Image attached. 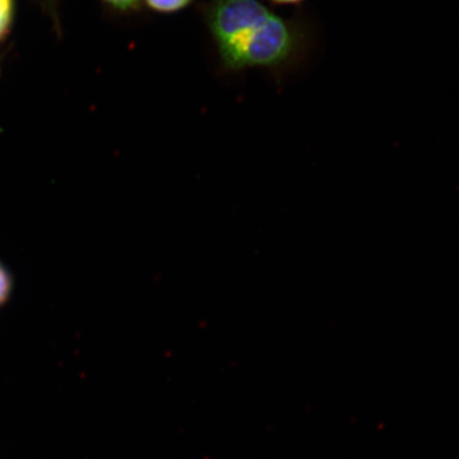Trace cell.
Returning a JSON list of instances; mask_svg holds the SVG:
<instances>
[{
    "instance_id": "cell-1",
    "label": "cell",
    "mask_w": 459,
    "mask_h": 459,
    "mask_svg": "<svg viewBox=\"0 0 459 459\" xmlns=\"http://www.w3.org/2000/svg\"><path fill=\"white\" fill-rule=\"evenodd\" d=\"M206 22L223 65L234 71L294 70L312 53L317 36L307 16L284 19L258 0H213Z\"/></svg>"
},
{
    "instance_id": "cell-2",
    "label": "cell",
    "mask_w": 459,
    "mask_h": 459,
    "mask_svg": "<svg viewBox=\"0 0 459 459\" xmlns=\"http://www.w3.org/2000/svg\"><path fill=\"white\" fill-rule=\"evenodd\" d=\"M15 16L16 0H0V43L13 31Z\"/></svg>"
},
{
    "instance_id": "cell-3",
    "label": "cell",
    "mask_w": 459,
    "mask_h": 459,
    "mask_svg": "<svg viewBox=\"0 0 459 459\" xmlns=\"http://www.w3.org/2000/svg\"><path fill=\"white\" fill-rule=\"evenodd\" d=\"M191 0H146L149 8L160 13H174L187 7Z\"/></svg>"
},
{
    "instance_id": "cell-4",
    "label": "cell",
    "mask_w": 459,
    "mask_h": 459,
    "mask_svg": "<svg viewBox=\"0 0 459 459\" xmlns=\"http://www.w3.org/2000/svg\"><path fill=\"white\" fill-rule=\"evenodd\" d=\"M13 290V275H11L7 267L0 262V307H4V304L9 301Z\"/></svg>"
},
{
    "instance_id": "cell-5",
    "label": "cell",
    "mask_w": 459,
    "mask_h": 459,
    "mask_svg": "<svg viewBox=\"0 0 459 459\" xmlns=\"http://www.w3.org/2000/svg\"><path fill=\"white\" fill-rule=\"evenodd\" d=\"M44 13L49 16L53 22L54 28L57 33L61 32L59 0H37Z\"/></svg>"
},
{
    "instance_id": "cell-6",
    "label": "cell",
    "mask_w": 459,
    "mask_h": 459,
    "mask_svg": "<svg viewBox=\"0 0 459 459\" xmlns=\"http://www.w3.org/2000/svg\"><path fill=\"white\" fill-rule=\"evenodd\" d=\"M102 2L114 10L127 13V11L135 9L141 0H102Z\"/></svg>"
},
{
    "instance_id": "cell-7",
    "label": "cell",
    "mask_w": 459,
    "mask_h": 459,
    "mask_svg": "<svg viewBox=\"0 0 459 459\" xmlns=\"http://www.w3.org/2000/svg\"><path fill=\"white\" fill-rule=\"evenodd\" d=\"M271 2L278 5H299L307 0H271Z\"/></svg>"
}]
</instances>
